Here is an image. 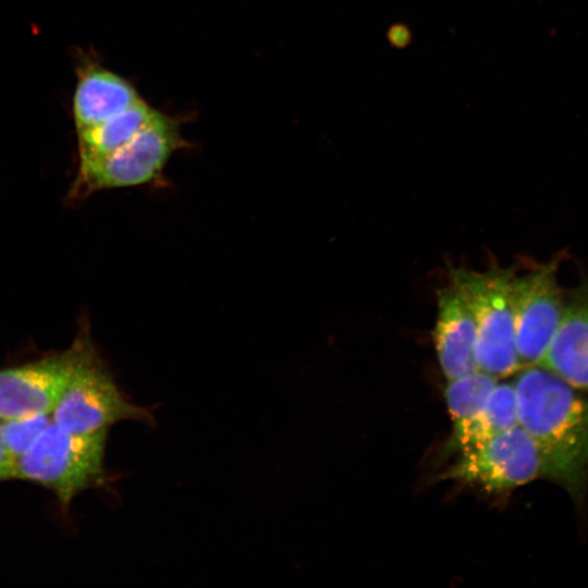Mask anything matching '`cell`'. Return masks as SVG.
Returning <instances> with one entry per match:
<instances>
[{"mask_svg":"<svg viewBox=\"0 0 588 588\" xmlns=\"http://www.w3.org/2000/svg\"><path fill=\"white\" fill-rule=\"evenodd\" d=\"M52 422L51 414H30L2 419V438L16 460L25 454Z\"/></svg>","mask_w":588,"mask_h":588,"instance_id":"cell-15","label":"cell"},{"mask_svg":"<svg viewBox=\"0 0 588 588\" xmlns=\"http://www.w3.org/2000/svg\"><path fill=\"white\" fill-rule=\"evenodd\" d=\"M497 383L495 378L479 370L449 380L444 395L453 426L476 417Z\"/></svg>","mask_w":588,"mask_h":588,"instance_id":"cell-14","label":"cell"},{"mask_svg":"<svg viewBox=\"0 0 588 588\" xmlns=\"http://www.w3.org/2000/svg\"><path fill=\"white\" fill-rule=\"evenodd\" d=\"M514 388L518 425L540 452L542 475L577 497L588 476V399L538 365L523 368Z\"/></svg>","mask_w":588,"mask_h":588,"instance_id":"cell-1","label":"cell"},{"mask_svg":"<svg viewBox=\"0 0 588 588\" xmlns=\"http://www.w3.org/2000/svg\"><path fill=\"white\" fill-rule=\"evenodd\" d=\"M183 146L177 121L158 111L144 128L115 150L79 158L70 197L82 198L101 189L157 181L172 155Z\"/></svg>","mask_w":588,"mask_h":588,"instance_id":"cell-4","label":"cell"},{"mask_svg":"<svg viewBox=\"0 0 588 588\" xmlns=\"http://www.w3.org/2000/svg\"><path fill=\"white\" fill-rule=\"evenodd\" d=\"M516 426L518 414L514 384L497 383L476 417L453 426L448 449L464 453Z\"/></svg>","mask_w":588,"mask_h":588,"instance_id":"cell-12","label":"cell"},{"mask_svg":"<svg viewBox=\"0 0 588 588\" xmlns=\"http://www.w3.org/2000/svg\"><path fill=\"white\" fill-rule=\"evenodd\" d=\"M543 474L542 458L532 438L518 425L462 453L443 475L489 491L525 485Z\"/></svg>","mask_w":588,"mask_h":588,"instance_id":"cell-7","label":"cell"},{"mask_svg":"<svg viewBox=\"0 0 588 588\" xmlns=\"http://www.w3.org/2000/svg\"><path fill=\"white\" fill-rule=\"evenodd\" d=\"M538 366L574 389L588 391V287L564 306L559 327Z\"/></svg>","mask_w":588,"mask_h":588,"instance_id":"cell-10","label":"cell"},{"mask_svg":"<svg viewBox=\"0 0 588 588\" xmlns=\"http://www.w3.org/2000/svg\"><path fill=\"white\" fill-rule=\"evenodd\" d=\"M107 437L108 430L73 433L52 421L37 442L15 460L14 479L50 490L65 513L76 495L106 483Z\"/></svg>","mask_w":588,"mask_h":588,"instance_id":"cell-2","label":"cell"},{"mask_svg":"<svg viewBox=\"0 0 588 588\" xmlns=\"http://www.w3.org/2000/svg\"><path fill=\"white\" fill-rule=\"evenodd\" d=\"M91 340L85 324L66 350L0 369V418L51 414Z\"/></svg>","mask_w":588,"mask_h":588,"instance_id":"cell-6","label":"cell"},{"mask_svg":"<svg viewBox=\"0 0 588 588\" xmlns=\"http://www.w3.org/2000/svg\"><path fill=\"white\" fill-rule=\"evenodd\" d=\"M437 295L436 351L443 373L452 380L478 370L476 322L467 301L454 284L440 289Z\"/></svg>","mask_w":588,"mask_h":588,"instance_id":"cell-9","label":"cell"},{"mask_svg":"<svg viewBox=\"0 0 588 588\" xmlns=\"http://www.w3.org/2000/svg\"><path fill=\"white\" fill-rule=\"evenodd\" d=\"M387 38L394 48H405L411 44L412 33L405 24L396 23L389 27Z\"/></svg>","mask_w":588,"mask_h":588,"instance_id":"cell-17","label":"cell"},{"mask_svg":"<svg viewBox=\"0 0 588 588\" xmlns=\"http://www.w3.org/2000/svg\"><path fill=\"white\" fill-rule=\"evenodd\" d=\"M450 277L475 318L478 370L499 379L522 369L515 335L513 269L492 267L477 272L456 268L451 270Z\"/></svg>","mask_w":588,"mask_h":588,"instance_id":"cell-3","label":"cell"},{"mask_svg":"<svg viewBox=\"0 0 588 588\" xmlns=\"http://www.w3.org/2000/svg\"><path fill=\"white\" fill-rule=\"evenodd\" d=\"M139 99L135 88L121 76L97 65L88 66L79 75L73 98L77 132L106 121Z\"/></svg>","mask_w":588,"mask_h":588,"instance_id":"cell-11","label":"cell"},{"mask_svg":"<svg viewBox=\"0 0 588 588\" xmlns=\"http://www.w3.org/2000/svg\"><path fill=\"white\" fill-rule=\"evenodd\" d=\"M559 260L513 280L515 335L522 368L539 365L561 321L564 303L556 281Z\"/></svg>","mask_w":588,"mask_h":588,"instance_id":"cell-8","label":"cell"},{"mask_svg":"<svg viewBox=\"0 0 588 588\" xmlns=\"http://www.w3.org/2000/svg\"><path fill=\"white\" fill-rule=\"evenodd\" d=\"M158 110L143 99L106 121L77 132L79 158L109 154L132 139Z\"/></svg>","mask_w":588,"mask_h":588,"instance_id":"cell-13","label":"cell"},{"mask_svg":"<svg viewBox=\"0 0 588 588\" xmlns=\"http://www.w3.org/2000/svg\"><path fill=\"white\" fill-rule=\"evenodd\" d=\"M15 458L8 451L2 438V419L0 418V482L14 478Z\"/></svg>","mask_w":588,"mask_h":588,"instance_id":"cell-16","label":"cell"},{"mask_svg":"<svg viewBox=\"0 0 588 588\" xmlns=\"http://www.w3.org/2000/svg\"><path fill=\"white\" fill-rule=\"evenodd\" d=\"M62 430L91 433L121 421L154 425L151 412L131 402L118 387L93 340L51 412Z\"/></svg>","mask_w":588,"mask_h":588,"instance_id":"cell-5","label":"cell"}]
</instances>
